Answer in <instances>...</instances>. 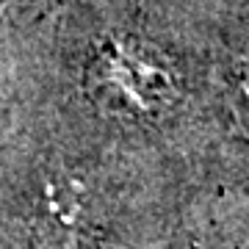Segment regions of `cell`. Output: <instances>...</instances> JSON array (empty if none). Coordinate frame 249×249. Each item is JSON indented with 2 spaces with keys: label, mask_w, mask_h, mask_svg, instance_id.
<instances>
[{
  "label": "cell",
  "mask_w": 249,
  "mask_h": 249,
  "mask_svg": "<svg viewBox=\"0 0 249 249\" xmlns=\"http://www.w3.org/2000/svg\"><path fill=\"white\" fill-rule=\"evenodd\" d=\"M91 89L114 114L152 119L175 106L178 72L155 47L116 39L91 64Z\"/></svg>",
  "instance_id": "1"
},
{
  "label": "cell",
  "mask_w": 249,
  "mask_h": 249,
  "mask_svg": "<svg viewBox=\"0 0 249 249\" xmlns=\"http://www.w3.org/2000/svg\"><path fill=\"white\" fill-rule=\"evenodd\" d=\"M235 114L238 122L244 124V130L249 133V72H244L235 86Z\"/></svg>",
  "instance_id": "2"
}]
</instances>
